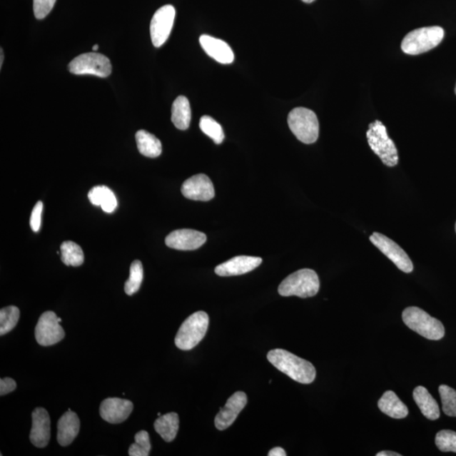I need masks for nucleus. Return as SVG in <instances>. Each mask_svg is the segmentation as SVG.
Wrapping results in <instances>:
<instances>
[{"instance_id": "1", "label": "nucleus", "mask_w": 456, "mask_h": 456, "mask_svg": "<svg viewBox=\"0 0 456 456\" xmlns=\"http://www.w3.org/2000/svg\"><path fill=\"white\" fill-rule=\"evenodd\" d=\"M267 358L278 370L298 383L311 384L315 380L316 370L314 365L285 350H271L267 354Z\"/></svg>"}, {"instance_id": "2", "label": "nucleus", "mask_w": 456, "mask_h": 456, "mask_svg": "<svg viewBox=\"0 0 456 456\" xmlns=\"http://www.w3.org/2000/svg\"><path fill=\"white\" fill-rule=\"evenodd\" d=\"M320 290V279L315 270L302 269L285 278L278 288L280 296L302 298L315 296Z\"/></svg>"}, {"instance_id": "3", "label": "nucleus", "mask_w": 456, "mask_h": 456, "mask_svg": "<svg viewBox=\"0 0 456 456\" xmlns=\"http://www.w3.org/2000/svg\"><path fill=\"white\" fill-rule=\"evenodd\" d=\"M405 325L428 340H439L444 338L445 330L439 320L430 316L417 307H408L402 313Z\"/></svg>"}, {"instance_id": "4", "label": "nucleus", "mask_w": 456, "mask_h": 456, "mask_svg": "<svg viewBox=\"0 0 456 456\" xmlns=\"http://www.w3.org/2000/svg\"><path fill=\"white\" fill-rule=\"evenodd\" d=\"M368 145L387 167L398 164L399 156L395 143L387 133L386 127L380 121L371 123L366 133Z\"/></svg>"}, {"instance_id": "5", "label": "nucleus", "mask_w": 456, "mask_h": 456, "mask_svg": "<svg viewBox=\"0 0 456 456\" xmlns=\"http://www.w3.org/2000/svg\"><path fill=\"white\" fill-rule=\"evenodd\" d=\"M209 316L204 311H198L183 322L175 338V345L183 351H190L199 344L208 330Z\"/></svg>"}, {"instance_id": "6", "label": "nucleus", "mask_w": 456, "mask_h": 456, "mask_svg": "<svg viewBox=\"0 0 456 456\" xmlns=\"http://www.w3.org/2000/svg\"><path fill=\"white\" fill-rule=\"evenodd\" d=\"M288 123L293 135L304 144H313L319 138V121L316 114L310 109H293L288 114Z\"/></svg>"}, {"instance_id": "7", "label": "nucleus", "mask_w": 456, "mask_h": 456, "mask_svg": "<svg viewBox=\"0 0 456 456\" xmlns=\"http://www.w3.org/2000/svg\"><path fill=\"white\" fill-rule=\"evenodd\" d=\"M445 36V31L440 26L422 27L414 30L405 36L402 49L405 54L418 55L437 47Z\"/></svg>"}, {"instance_id": "8", "label": "nucleus", "mask_w": 456, "mask_h": 456, "mask_svg": "<svg viewBox=\"0 0 456 456\" xmlns=\"http://www.w3.org/2000/svg\"><path fill=\"white\" fill-rule=\"evenodd\" d=\"M69 71L75 75H93L106 78L112 72V64L108 58L103 54H83L69 64Z\"/></svg>"}, {"instance_id": "9", "label": "nucleus", "mask_w": 456, "mask_h": 456, "mask_svg": "<svg viewBox=\"0 0 456 456\" xmlns=\"http://www.w3.org/2000/svg\"><path fill=\"white\" fill-rule=\"evenodd\" d=\"M61 319L55 313L47 311L39 318L35 329L36 342L44 347H49L61 342L66 336Z\"/></svg>"}, {"instance_id": "10", "label": "nucleus", "mask_w": 456, "mask_h": 456, "mask_svg": "<svg viewBox=\"0 0 456 456\" xmlns=\"http://www.w3.org/2000/svg\"><path fill=\"white\" fill-rule=\"evenodd\" d=\"M370 239L371 243L387 258H389L398 269L405 273H412L413 264L411 259L397 243L380 233H373Z\"/></svg>"}, {"instance_id": "11", "label": "nucleus", "mask_w": 456, "mask_h": 456, "mask_svg": "<svg viewBox=\"0 0 456 456\" xmlns=\"http://www.w3.org/2000/svg\"><path fill=\"white\" fill-rule=\"evenodd\" d=\"M176 11L173 6H163L154 14L151 21L150 31L152 44L156 48L162 47L171 34Z\"/></svg>"}, {"instance_id": "12", "label": "nucleus", "mask_w": 456, "mask_h": 456, "mask_svg": "<svg viewBox=\"0 0 456 456\" xmlns=\"http://www.w3.org/2000/svg\"><path fill=\"white\" fill-rule=\"evenodd\" d=\"M183 196L188 200L209 201L215 197L213 182L206 174H196L184 181L181 188Z\"/></svg>"}, {"instance_id": "13", "label": "nucleus", "mask_w": 456, "mask_h": 456, "mask_svg": "<svg viewBox=\"0 0 456 456\" xmlns=\"http://www.w3.org/2000/svg\"><path fill=\"white\" fill-rule=\"evenodd\" d=\"M206 241L205 233L193 229H179L168 235L167 246L177 250H196Z\"/></svg>"}, {"instance_id": "14", "label": "nucleus", "mask_w": 456, "mask_h": 456, "mask_svg": "<svg viewBox=\"0 0 456 456\" xmlns=\"http://www.w3.org/2000/svg\"><path fill=\"white\" fill-rule=\"evenodd\" d=\"M248 402L247 395L242 391L234 393L228 400L225 407L221 409L215 418V425L218 430H227L236 420L239 413L245 407Z\"/></svg>"}, {"instance_id": "15", "label": "nucleus", "mask_w": 456, "mask_h": 456, "mask_svg": "<svg viewBox=\"0 0 456 456\" xmlns=\"http://www.w3.org/2000/svg\"><path fill=\"white\" fill-rule=\"evenodd\" d=\"M133 408L131 400L121 398L105 399L100 405V415L103 420L118 425L130 417Z\"/></svg>"}, {"instance_id": "16", "label": "nucleus", "mask_w": 456, "mask_h": 456, "mask_svg": "<svg viewBox=\"0 0 456 456\" xmlns=\"http://www.w3.org/2000/svg\"><path fill=\"white\" fill-rule=\"evenodd\" d=\"M32 427L30 440L38 448H45L49 443L51 436V422L47 410L36 408L32 412Z\"/></svg>"}, {"instance_id": "17", "label": "nucleus", "mask_w": 456, "mask_h": 456, "mask_svg": "<svg viewBox=\"0 0 456 456\" xmlns=\"http://www.w3.org/2000/svg\"><path fill=\"white\" fill-rule=\"evenodd\" d=\"M262 263L260 257L240 255L216 267L215 273L220 276L240 275L250 273Z\"/></svg>"}, {"instance_id": "18", "label": "nucleus", "mask_w": 456, "mask_h": 456, "mask_svg": "<svg viewBox=\"0 0 456 456\" xmlns=\"http://www.w3.org/2000/svg\"><path fill=\"white\" fill-rule=\"evenodd\" d=\"M200 43L205 52L216 61L223 64L233 62V49L226 41L208 35H202L200 38Z\"/></svg>"}, {"instance_id": "19", "label": "nucleus", "mask_w": 456, "mask_h": 456, "mask_svg": "<svg viewBox=\"0 0 456 456\" xmlns=\"http://www.w3.org/2000/svg\"><path fill=\"white\" fill-rule=\"evenodd\" d=\"M81 422L76 412L69 410L58 422L57 440L61 446L70 445L79 435Z\"/></svg>"}, {"instance_id": "20", "label": "nucleus", "mask_w": 456, "mask_h": 456, "mask_svg": "<svg viewBox=\"0 0 456 456\" xmlns=\"http://www.w3.org/2000/svg\"><path fill=\"white\" fill-rule=\"evenodd\" d=\"M413 399L421 410L423 416L430 420H437L440 418L439 405L425 387L417 386L413 391Z\"/></svg>"}, {"instance_id": "21", "label": "nucleus", "mask_w": 456, "mask_h": 456, "mask_svg": "<svg viewBox=\"0 0 456 456\" xmlns=\"http://www.w3.org/2000/svg\"><path fill=\"white\" fill-rule=\"evenodd\" d=\"M380 411L395 419L405 418L408 415V408L393 391L385 392L378 402Z\"/></svg>"}, {"instance_id": "22", "label": "nucleus", "mask_w": 456, "mask_h": 456, "mask_svg": "<svg viewBox=\"0 0 456 456\" xmlns=\"http://www.w3.org/2000/svg\"><path fill=\"white\" fill-rule=\"evenodd\" d=\"M92 205L101 206L107 213H112L117 208L118 201L114 193L107 186H96L88 193Z\"/></svg>"}, {"instance_id": "23", "label": "nucleus", "mask_w": 456, "mask_h": 456, "mask_svg": "<svg viewBox=\"0 0 456 456\" xmlns=\"http://www.w3.org/2000/svg\"><path fill=\"white\" fill-rule=\"evenodd\" d=\"M191 121L190 101L183 96H179L173 101L172 107V122L181 131H186Z\"/></svg>"}, {"instance_id": "24", "label": "nucleus", "mask_w": 456, "mask_h": 456, "mask_svg": "<svg viewBox=\"0 0 456 456\" xmlns=\"http://www.w3.org/2000/svg\"><path fill=\"white\" fill-rule=\"evenodd\" d=\"M136 140L138 150L146 158H156L162 154V143L152 133L139 131L136 133Z\"/></svg>"}, {"instance_id": "25", "label": "nucleus", "mask_w": 456, "mask_h": 456, "mask_svg": "<svg viewBox=\"0 0 456 456\" xmlns=\"http://www.w3.org/2000/svg\"><path fill=\"white\" fill-rule=\"evenodd\" d=\"M156 432L166 442H172L176 437L179 428V417L177 413L170 412L160 416L154 422Z\"/></svg>"}, {"instance_id": "26", "label": "nucleus", "mask_w": 456, "mask_h": 456, "mask_svg": "<svg viewBox=\"0 0 456 456\" xmlns=\"http://www.w3.org/2000/svg\"><path fill=\"white\" fill-rule=\"evenodd\" d=\"M61 255L63 263L69 266H80L84 262V253L81 246L72 241L61 244Z\"/></svg>"}, {"instance_id": "27", "label": "nucleus", "mask_w": 456, "mask_h": 456, "mask_svg": "<svg viewBox=\"0 0 456 456\" xmlns=\"http://www.w3.org/2000/svg\"><path fill=\"white\" fill-rule=\"evenodd\" d=\"M20 318V310L16 306H9L0 310V335H4L15 328Z\"/></svg>"}, {"instance_id": "28", "label": "nucleus", "mask_w": 456, "mask_h": 456, "mask_svg": "<svg viewBox=\"0 0 456 456\" xmlns=\"http://www.w3.org/2000/svg\"><path fill=\"white\" fill-rule=\"evenodd\" d=\"M143 278H144V271H143V265L140 260H135L132 262L130 270V278L127 280L126 284H124V291L131 296L135 294L141 288Z\"/></svg>"}, {"instance_id": "29", "label": "nucleus", "mask_w": 456, "mask_h": 456, "mask_svg": "<svg viewBox=\"0 0 456 456\" xmlns=\"http://www.w3.org/2000/svg\"><path fill=\"white\" fill-rule=\"evenodd\" d=\"M200 128L203 133L213 139L216 145L222 144L225 135L221 124L210 116H203L200 121Z\"/></svg>"}, {"instance_id": "30", "label": "nucleus", "mask_w": 456, "mask_h": 456, "mask_svg": "<svg viewBox=\"0 0 456 456\" xmlns=\"http://www.w3.org/2000/svg\"><path fill=\"white\" fill-rule=\"evenodd\" d=\"M442 408L445 415L456 417V390L450 386L442 385L439 388Z\"/></svg>"}, {"instance_id": "31", "label": "nucleus", "mask_w": 456, "mask_h": 456, "mask_svg": "<svg viewBox=\"0 0 456 456\" xmlns=\"http://www.w3.org/2000/svg\"><path fill=\"white\" fill-rule=\"evenodd\" d=\"M135 443L128 450L131 456H148L151 449L148 432L142 430L138 432L135 436Z\"/></svg>"}, {"instance_id": "32", "label": "nucleus", "mask_w": 456, "mask_h": 456, "mask_svg": "<svg viewBox=\"0 0 456 456\" xmlns=\"http://www.w3.org/2000/svg\"><path fill=\"white\" fill-rule=\"evenodd\" d=\"M435 444L443 452L456 453V432L451 430H442L437 432Z\"/></svg>"}, {"instance_id": "33", "label": "nucleus", "mask_w": 456, "mask_h": 456, "mask_svg": "<svg viewBox=\"0 0 456 456\" xmlns=\"http://www.w3.org/2000/svg\"><path fill=\"white\" fill-rule=\"evenodd\" d=\"M56 0H34V11L36 19L41 20L53 10Z\"/></svg>"}, {"instance_id": "34", "label": "nucleus", "mask_w": 456, "mask_h": 456, "mask_svg": "<svg viewBox=\"0 0 456 456\" xmlns=\"http://www.w3.org/2000/svg\"><path fill=\"white\" fill-rule=\"evenodd\" d=\"M44 204L43 202L39 201L34 206V210L31 211L30 225L32 231L38 233L41 227V213H43Z\"/></svg>"}, {"instance_id": "35", "label": "nucleus", "mask_w": 456, "mask_h": 456, "mask_svg": "<svg viewBox=\"0 0 456 456\" xmlns=\"http://www.w3.org/2000/svg\"><path fill=\"white\" fill-rule=\"evenodd\" d=\"M16 389V381L11 378L0 380V395H6Z\"/></svg>"}, {"instance_id": "36", "label": "nucleus", "mask_w": 456, "mask_h": 456, "mask_svg": "<svg viewBox=\"0 0 456 456\" xmlns=\"http://www.w3.org/2000/svg\"><path fill=\"white\" fill-rule=\"evenodd\" d=\"M268 455L269 456H285L287 455V453H285V451L284 450V449L280 448V447H275V448L270 450Z\"/></svg>"}, {"instance_id": "37", "label": "nucleus", "mask_w": 456, "mask_h": 456, "mask_svg": "<svg viewBox=\"0 0 456 456\" xmlns=\"http://www.w3.org/2000/svg\"><path fill=\"white\" fill-rule=\"evenodd\" d=\"M377 456H400L402 455L396 452H393V451H381V452L378 453Z\"/></svg>"}, {"instance_id": "38", "label": "nucleus", "mask_w": 456, "mask_h": 456, "mask_svg": "<svg viewBox=\"0 0 456 456\" xmlns=\"http://www.w3.org/2000/svg\"><path fill=\"white\" fill-rule=\"evenodd\" d=\"M0 54H1V56H0V68H2L4 61V51L2 49L0 50Z\"/></svg>"}, {"instance_id": "39", "label": "nucleus", "mask_w": 456, "mask_h": 456, "mask_svg": "<svg viewBox=\"0 0 456 456\" xmlns=\"http://www.w3.org/2000/svg\"><path fill=\"white\" fill-rule=\"evenodd\" d=\"M302 1H303L304 3H307V4H310V3H313V2L315 1V0H302Z\"/></svg>"}, {"instance_id": "40", "label": "nucleus", "mask_w": 456, "mask_h": 456, "mask_svg": "<svg viewBox=\"0 0 456 456\" xmlns=\"http://www.w3.org/2000/svg\"><path fill=\"white\" fill-rule=\"evenodd\" d=\"M99 49V46L98 44H96L93 46V48H92V49H93V51H96Z\"/></svg>"}, {"instance_id": "41", "label": "nucleus", "mask_w": 456, "mask_h": 456, "mask_svg": "<svg viewBox=\"0 0 456 456\" xmlns=\"http://www.w3.org/2000/svg\"><path fill=\"white\" fill-rule=\"evenodd\" d=\"M455 94H456V86H455Z\"/></svg>"}, {"instance_id": "42", "label": "nucleus", "mask_w": 456, "mask_h": 456, "mask_svg": "<svg viewBox=\"0 0 456 456\" xmlns=\"http://www.w3.org/2000/svg\"><path fill=\"white\" fill-rule=\"evenodd\" d=\"M455 232H456V223H455Z\"/></svg>"}]
</instances>
